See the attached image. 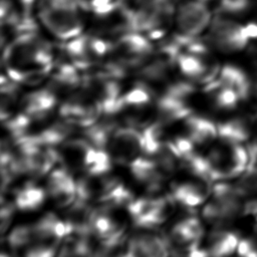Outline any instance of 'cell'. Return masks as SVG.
I'll list each match as a JSON object with an SVG mask.
<instances>
[{"label":"cell","mask_w":257,"mask_h":257,"mask_svg":"<svg viewBox=\"0 0 257 257\" xmlns=\"http://www.w3.org/2000/svg\"><path fill=\"white\" fill-rule=\"evenodd\" d=\"M55 60L52 44L38 30L16 35L2 44L4 74L21 86L47 81Z\"/></svg>","instance_id":"cell-1"},{"label":"cell","mask_w":257,"mask_h":257,"mask_svg":"<svg viewBox=\"0 0 257 257\" xmlns=\"http://www.w3.org/2000/svg\"><path fill=\"white\" fill-rule=\"evenodd\" d=\"M35 8L40 25L60 42L84 32L89 11L83 0H38Z\"/></svg>","instance_id":"cell-2"},{"label":"cell","mask_w":257,"mask_h":257,"mask_svg":"<svg viewBox=\"0 0 257 257\" xmlns=\"http://www.w3.org/2000/svg\"><path fill=\"white\" fill-rule=\"evenodd\" d=\"M153 41L141 32H128L114 38L106 60L100 65L118 78L137 71L155 50Z\"/></svg>","instance_id":"cell-3"},{"label":"cell","mask_w":257,"mask_h":257,"mask_svg":"<svg viewBox=\"0 0 257 257\" xmlns=\"http://www.w3.org/2000/svg\"><path fill=\"white\" fill-rule=\"evenodd\" d=\"M211 46L201 38L182 47L178 57V72L181 76L202 86L212 82L221 69L211 54Z\"/></svg>","instance_id":"cell-4"},{"label":"cell","mask_w":257,"mask_h":257,"mask_svg":"<svg viewBox=\"0 0 257 257\" xmlns=\"http://www.w3.org/2000/svg\"><path fill=\"white\" fill-rule=\"evenodd\" d=\"M112 40L93 32H83L72 39L61 42L63 58L82 72L100 66L107 58Z\"/></svg>","instance_id":"cell-5"},{"label":"cell","mask_w":257,"mask_h":257,"mask_svg":"<svg viewBox=\"0 0 257 257\" xmlns=\"http://www.w3.org/2000/svg\"><path fill=\"white\" fill-rule=\"evenodd\" d=\"M182 45L174 38L155 47L150 58L137 70L139 80L153 86L165 85L164 89L176 80H172L178 72V57ZM157 90V89H156Z\"/></svg>","instance_id":"cell-6"},{"label":"cell","mask_w":257,"mask_h":257,"mask_svg":"<svg viewBox=\"0 0 257 257\" xmlns=\"http://www.w3.org/2000/svg\"><path fill=\"white\" fill-rule=\"evenodd\" d=\"M213 16L206 2L184 0L176 6L173 27L174 39L182 46L201 38L207 32Z\"/></svg>","instance_id":"cell-7"},{"label":"cell","mask_w":257,"mask_h":257,"mask_svg":"<svg viewBox=\"0 0 257 257\" xmlns=\"http://www.w3.org/2000/svg\"><path fill=\"white\" fill-rule=\"evenodd\" d=\"M81 87L95 99L104 116L116 115L123 91L120 78L98 66L83 72Z\"/></svg>","instance_id":"cell-8"},{"label":"cell","mask_w":257,"mask_h":257,"mask_svg":"<svg viewBox=\"0 0 257 257\" xmlns=\"http://www.w3.org/2000/svg\"><path fill=\"white\" fill-rule=\"evenodd\" d=\"M205 157L210 166L212 181L240 177L249 165L248 150L241 144L221 141Z\"/></svg>","instance_id":"cell-9"},{"label":"cell","mask_w":257,"mask_h":257,"mask_svg":"<svg viewBox=\"0 0 257 257\" xmlns=\"http://www.w3.org/2000/svg\"><path fill=\"white\" fill-rule=\"evenodd\" d=\"M57 114L75 128L83 130L94 124L103 115L98 103L82 87L60 100Z\"/></svg>","instance_id":"cell-10"},{"label":"cell","mask_w":257,"mask_h":257,"mask_svg":"<svg viewBox=\"0 0 257 257\" xmlns=\"http://www.w3.org/2000/svg\"><path fill=\"white\" fill-rule=\"evenodd\" d=\"M205 40L212 49L231 53L244 49L250 38L246 33L245 25L239 24L229 16L218 14L213 17Z\"/></svg>","instance_id":"cell-11"},{"label":"cell","mask_w":257,"mask_h":257,"mask_svg":"<svg viewBox=\"0 0 257 257\" xmlns=\"http://www.w3.org/2000/svg\"><path fill=\"white\" fill-rule=\"evenodd\" d=\"M106 152L117 163L131 164L145 154V139L142 128L118 123L110 136Z\"/></svg>","instance_id":"cell-12"},{"label":"cell","mask_w":257,"mask_h":257,"mask_svg":"<svg viewBox=\"0 0 257 257\" xmlns=\"http://www.w3.org/2000/svg\"><path fill=\"white\" fill-rule=\"evenodd\" d=\"M59 103L60 98L45 86L23 94L17 111L34 125L46 121L55 110H58Z\"/></svg>","instance_id":"cell-13"},{"label":"cell","mask_w":257,"mask_h":257,"mask_svg":"<svg viewBox=\"0 0 257 257\" xmlns=\"http://www.w3.org/2000/svg\"><path fill=\"white\" fill-rule=\"evenodd\" d=\"M83 72L65 58L55 60L47 79V87L61 100L81 88Z\"/></svg>","instance_id":"cell-14"},{"label":"cell","mask_w":257,"mask_h":257,"mask_svg":"<svg viewBox=\"0 0 257 257\" xmlns=\"http://www.w3.org/2000/svg\"><path fill=\"white\" fill-rule=\"evenodd\" d=\"M185 137L196 147H205L218 139V126L208 117L190 114L183 121Z\"/></svg>","instance_id":"cell-15"},{"label":"cell","mask_w":257,"mask_h":257,"mask_svg":"<svg viewBox=\"0 0 257 257\" xmlns=\"http://www.w3.org/2000/svg\"><path fill=\"white\" fill-rule=\"evenodd\" d=\"M170 240L153 234L134 237L128 244V252L134 257H168Z\"/></svg>","instance_id":"cell-16"},{"label":"cell","mask_w":257,"mask_h":257,"mask_svg":"<svg viewBox=\"0 0 257 257\" xmlns=\"http://www.w3.org/2000/svg\"><path fill=\"white\" fill-rule=\"evenodd\" d=\"M214 81L224 87L234 90L241 100L246 99L250 93L251 83L245 72L237 66L225 65L221 67Z\"/></svg>","instance_id":"cell-17"},{"label":"cell","mask_w":257,"mask_h":257,"mask_svg":"<svg viewBox=\"0 0 257 257\" xmlns=\"http://www.w3.org/2000/svg\"><path fill=\"white\" fill-rule=\"evenodd\" d=\"M0 85V115L2 121H4L17 112L23 94L20 91L21 85L6 74H2Z\"/></svg>","instance_id":"cell-18"},{"label":"cell","mask_w":257,"mask_h":257,"mask_svg":"<svg viewBox=\"0 0 257 257\" xmlns=\"http://www.w3.org/2000/svg\"><path fill=\"white\" fill-rule=\"evenodd\" d=\"M239 241L238 234L233 231L216 230L210 235L206 250L210 257H229L237 251Z\"/></svg>","instance_id":"cell-19"},{"label":"cell","mask_w":257,"mask_h":257,"mask_svg":"<svg viewBox=\"0 0 257 257\" xmlns=\"http://www.w3.org/2000/svg\"><path fill=\"white\" fill-rule=\"evenodd\" d=\"M209 184L210 182L208 181L181 184L174 191V199L186 207L199 206L208 198L211 193Z\"/></svg>","instance_id":"cell-20"},{"label":"cell","mask_w":257,"mask_h":257,"mask_svg":"<svg viewBox=\"0 0 257 257\" xmlns=\"http://www.w3.org/2000/svg\"><path fill=\"white\" fill-rule=\"evenodd\" d=\"M218 139L232 144L246 142L251 134L248 121L241 117H234L217 123Z\"/></svg>","instance_id":"cell-21"},{"label":"cell","mask_w":257,"mask_h":257,"mask_svg":"<svg viewBox=\"0 0 257 257\" xmlns=\"http://www.w3.org/2000/svg\"><path fill=\"white\" fill-rule=\"evenodd\" d=\"M45 199V193L41 188L28 184L16 195L15 204L20 210H34L38 208Z\"/></svg>","instance_id":"cell-22"},{"label":"cell","mask_w":257,"mask_h":257,"mask_svg":"<svg viewBox=\"0 0 257 257\" xmlns=\"http://www.w3.org/2000/svg\"><path fill=\"white\" fill-rule=\"evenodd\" d=\"M238 193L244 197L257 193V167L248 166L246 171L240 176L235 185Z\"/></svg>","instance_id":"cell-23"},{"label":"cell","mask_w":257,"mask_h":257,"mask_svg":"<svg viewBox=\"0 0 257 257\" xmlns=\"http://www.w3.org/2000/svg\"><path fill=\"white\" fill-rule=\"evenodd\" d=\"M34 240L33 226H18L12 230L8 236V242L11 247L19 248Z\"/></svg>","instance_id":"cell-24"},{"label":"cell","mask_w":257,"mask_h":257,"mask_svg":"<svg viewBox=\"0 0 257 257\" xmlns=\"http://www.w3.org/2000/svg\"><path fill=\"white\" fill-rule=\"evenodd\" d=\"M249 6L250 0H220L218 11L221 15L231 16L247 11Z\"/></svg>","instance_id":"cell-25"},{"label":"cell","mask_w":257,"mask_h":257,"mask_svg":"<svg viewBox=\"0 0 257 257\" xmlns=\"http://www.w3.org/2000/svg\"><path fill=\"white\" fill-rule=\"evenodd\" d=\"M187 235L193 242H199L203 236V227L198 218L192 216L180 222Z\"/></svg>","instance_id":"cell-26"},{"label":"cell","mask_w":257,"mask_h":257,"mask_svg":"<svg viewBox=\"0 0 257 257\" xmlns=\"http://www.w3.org/2000/svg\"><path fill=\"white\" fill-rule=\"evenodd\" d=\"M83 1L88 11L91 14H97L112 7L113 5L120 2L121 0H83Z\"/></svg>","instance_id":"cell-27"},{"label":"cell","mask_w":257,"mask_h":257,"mask_svg":"<svg viewBox=\"0 0 257 257\" xmlns=\"http://www.w3.org/2000/svg\"><path fill=\"white\" fill-rule=\"evenodd\" d=\"M13 214V206L10 204H5L4 201H2V206H1V212H0V223H1V233L4 234L5 231L7 230L10 222H11V217Z\"/></svg>","instance_id":"cell-28"},{"label":"cell","mask_w":257,"mask_h":257,"mask_svg":"<svg viewBox=\"0 0 257 257\" xmlns=\"http://www.w3.org/2000/svg\"><path fill=\"white\" fill-rule=\"evenodd\" d=\"M242 215L252 219L254 225L257 228V200H251L245 203Z\"/></svg>","instance_id":"cell-29"},{"label":"cell","mask_w":257,"mask_h":257,"mask_svg":"<svg viewBox=\"0 0 257 257\" xmlns=\"http://www.w3.org/2000/svg\"><path fill=\"white\" fill-rule=\"evenodd\" d=\"M245 29H246V33L250 39L257 38V24H255V23L247 24V25H245Z\"/></svg>","instance_id":"cell-30"},{"label":"cell","mask_w":257,"mask_h":257,"mask_svg":"<svg viewBox=\"0 0 257 257\" xmlns=\"http://www.w3.org/2000/svg\"><path fill=\"white\" fill-rule=\"evenodd\" d=\"M38 0H18V3L28 12H31L33 7H35Z\"/></svg>","instance_id":"cell-31"},{"label":"cell","mask_w":257,"mask_h":257,"mask_svg":"<svg viewBox=\"0 0 257 257\" xmlns=\"http://www.w3.org/2000/svg\"><path fill=\"white\" fill-rule=\"evenodd\" d=\"M120 257H134V256H133V255H132L130 252H127L126 254H124V255H121Z\"/></svg>","instance_id":"cell-32"},{"label":"cell","mask_w":257,"mask_h":257,"mask_svg":"<svg viewBox=\"0 0 257 257\" xmlns=\"http://www.w3.org/2000/svg\"><path fill=\"white\" fill-rule=\"evenodd\" d=\"M255 92H256V95H257V81H256V84H255Z\"/></svg>","instance_id":"cell-33"},{"label":"cell","mask_w":257,"mask_h":257,"mask_svg":"<svg viewBox=\"0 0 257 257\" xmlns=\"http://www.w3.org/2000/svg\"><path fill=\"white\" fill-rule=\"evenodd\" d=\"M200 1H203V2H206V3H208V2H210V1H213V0H200Z\"/></svg>","instance_id":"cell-34"}]
</instances>
